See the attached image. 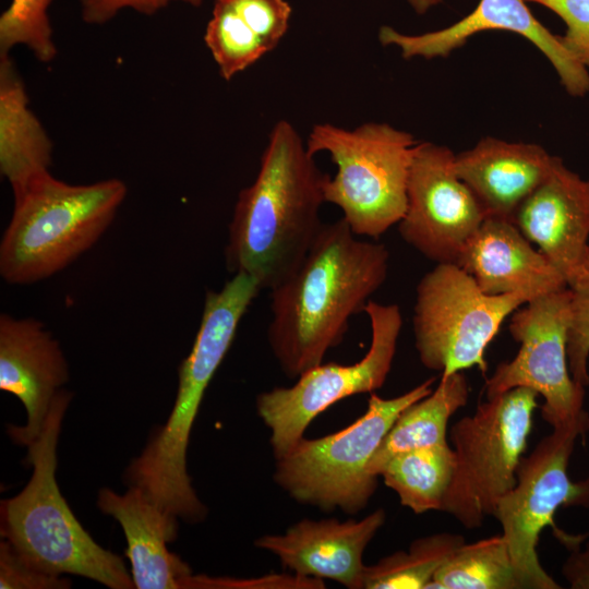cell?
<instances>
[{
  "label": "cell",
  "instance_id": "obj_1",
  "mask_svg": "<svg viewBox=\"0 0 589 589\" xmlns=\"http://www.w3.org/2000/svg\"><path fill=\"white\" fill-rule=\"evenodd\" d=\"M357 237L342 217L324 223L302 262L271 290L267 341L290 378L323 363L387 278L385 244Z\"/></svg>",
  "mask_w": 589,
  "mask_h": 589
},
{
  "label": "cell",
  "instance_id": "obj_2",
  "mask_svg": "<svg viewBox=\"0 0 589 589\" xmlns=\"http://www.w3.org/2000/svg\"><path fill=\"white\" fill-rule=\"evenodd\" d=\"M327 173L287 120L272 128L254 181L235 205L226 245L229 272L272 290L302 262L324 223Z\"/></svg>",
  "mask_w": 589,
  "mask_h": 589
},
{
  "label": "cell",
  "instance_id": "obj_3",
  "mask_svg": "<svg viewBox=\"0 0 589 589\" xmlns=\"http://www.w3.org/2000/svg\"><path fill=\"white\" fill-rule=\"evenodd\" d=\"M261 290L255 278L237 273L220 290L207 291L192 349L178 370V392L171 413L127 469L129 483L141 488L175 518L197 522L206 516V507L193 490L187 470L190 433L207 386Z\"/></svg>",
  "mask_w": 589,
  "mask_h": 589
},
{
  "label": "cell",
  "instance_id": "obj_4",
  "mask_svg": "<svg viewBox=\"0 0 589 589\" xmlns=\"http://www.w3.org/2000/svg\"><path fill=\"white\" fill-rule=\"evenodd\" d=\"M71 398L68 390L57 393L40 434L27 445L33 473L17 495L1 501V537L46 573L72 574L111 589H131L135 586L122 558L89 536L57 484V445Z\"/></svg>",
  "mask_w": 589,
  "mask_h": 589
},
{
  "label": "cell",
  "instance_id": "obj_5",
  "mask_svg": "<svg viewBox=\"0 0 589 589\" xmlns=\"http://www.w3.org/2000/svg\"><path fill=\"white\" fill-rule=\"evenodd\" d=\"M122 180L70 184L45 172L13 192L0 242V275L9 284L49 278L91 249L125 199Z\"/></svg>",
  "mask_w": 589,
  "mask_h": 589
},
{
  "label": "cell",
  "instance_id": "obj_6",
  "mask_svg": "<svg viewBox=\"0 0 589 589\" xmlns=\"http://www.w3.org/2000/svg\"><path fill=\"white\" fill-rule=\"evenodd\" d=\"M305 143L312 155L327 153L336 166L324 183L325 202L341 211L356 236L376 240L399 223L418 143L410 133L380 122L354 129L318 123Z\"/></svg>",
  "mask_w": 589,
  "mask_h": 589
},
{
  "label": "cell",
  "instance_id": "obj_7",
  "mask_svg": "<svg viewBox=\"0 0 589 589\" xmlns=\"http://www.w3.org/2000/svg\"><path fill=\"white\" fill-rule=\"evenodd\" d=\"M431 377L394 398L371 393L368 409L345 429L318 438L299 440L276 458L275 482L299 503L323 510L363 509L377 486L368 465L399 413L432 392Z\"/></svg>",
  "mask_w": 589,
  "mask_h": 589
},
{
  "label": "cell",
  "instance_id": "obj_8",
  "mask_svg": "<svg viewBox=\"0 0 589 589\" xmlns=\"http://www.w3.org/2000/svg\"><path fill=\"white\" fill-rule=\"evenodd\" d=\"M538 394L515 387L478 405L450 428L455 468L441 509L467 529L493 516L516 483Z\"/></svg>",
  "mask_w": 589,
  "mask_h": 589
},
{
  "label": "cell",
  "instance_id": "obj_9",
  "mask_svg": "<svg viewBox=\"0 0 589 589\" xmlns=\"http://www.w3.org/2000/svg\"><path fill=\"white\" fill-rule=\"evenodd\" d=\"M528 301L521 293L486 294L459 265L436 264L416 288L412 326L421 363L442 375L474 366L485 374L486 347Z\"/></svg>",
  "mask_w": 589,
  "mask_h": 589
},
{
  "label": "cell",
  "instance_id": "obj_10",
  "mask_svg": "<svg viewBox=\"0 0 589 589\" xmlns=\"http://www.w3.org/2000/svg\"><path fill=\"white\" fill-rule=\"evenodd\" d=\"M589 421L553 429L528 456H522L516 483L498 502L493 517L502 528L521 589H560L542 567L537 545L542 530L553 526L561 507L589 508V477L573 481L568 465Z\"/></svg>",
  "mask_w": 589,
  "mask_h": 589
},
{
  "label": "cell",
  "instance_id": "obj_11",
  "mask_svg": "<svg viewBox=\"0 0 589 589\" xmlns=\"http://www.w3.org/2000/svg\"><path fill=\"white\" fill-rule=\"evenodd\" d=\"M371 325L368 352L356 363L318 364L290 387H275L256 397V410L271 430L275 458L304 436L309 424L328 407L349 396L374 393L392 369L402 326L397 304L370 300L364 309Z\"/></svg>",
  "mask_w": 589,
  "mask_h": 589
},
{
  "label": "cell",
  "instance_id": "obj_12",
  "mask_svg": "<svg viewBox=\"0 0 589 589\" xmlns=\"http://www.w3.org/2000/svg\"><path fill=\"white\" fill-rule=\"evenodd\" d=\"M569 287L537 297L513 313L509 333L520 344L516 357L500 363L485 381L486 398L515 387L543 397L541 414L552 429L589 421L585 387L572 376L567 359Z\"/></svg>",
  "mask_w": 589,
  "mask_h": 589
},
{
  "label": "cell",
  "instance_id": "obj_13",
  "mask_svg": "<svg viewBox=\"0 0 589 589\" xmlns=\"http://www.w3.org/2000/svg\"><path fill=\"white\" fill-rule=\"evenodd\" d=\"M448 147L417 143L407 180V204L398 231L426 259L458 264L485 214L455 170Z\"/></svg>",
  "mask_w": 589,
  "mask_h": 589
},
{
  "label": "cell",
  "instance_id": "obj_14",
  "mask_svg": "<svg viewBox=\"0 0 589 589\" xmlns=\"http://www.w3.org/2000/svg\"><path fill=\"white\" fill-rule=\"evenodd\" d=\"M485 31L517 33L532 43L552 63L566 92L584 96L589 92V73L563 46L560 36L539 22L525 0H480L467 16L443 29L418 35L382 26L383 46H395L405 59L448 57L474 34Z\"/></svg>",
  "mask_w": 589,
  "mask_h": 589
},
{
  "label": "cell",
  "instance_id": "obj_15",
  "mask_svg": "<svg viewBox=\"0 0 589 589\" xmlns=\"http://www.w3.org/2000/svg\"><path fill=\"white\" fill-rule=\"evenodd\" d=\"M514 224L570 285L589 250V181L555 157L548 177L519 205Z\"/></svg>",
  "mask_w": 589,
  "mask_h": 589
},
{
  "label": "cell",
  "instance_id": "obj_16",
  "mask_svg": "<svg viewBox=\"0 0 589 589\" xmlns=\"http://www.w3.org/2000/svg\"><path fill=\"white\" fill-rule=\"evenodd\" d=\"M68 378L60 345L40 321L0 315V388L17 397L27 412L25 425L8 428L16 444L27 446L40 434Z\"/></svg>",
  "mask_w": 589,
  "mask_h": 589
},
{
  "label": "cell",
  "instance_id": "obj_17",
  "mask_svg": "<svg viewBox=\"0 0 589 589\" xmlns=\"http://www.w3.org/2000/svg\"><path fill=\"white\" fill-rule=\"evenodd\" d=\"M385 519L383 508L361 520L303 519L284 534L259 538L255 545L275 554L293 574L363 589V553Z\"/></svg>",
  "mask_w": 589,
  "mask_h": 589
},
{
  "label": "cell",
  "instance_id": "obj_18",
  "mask_svg": "<svg viewBox=\"0 0 589 589\" xmlns=\"http://www.w3.org/2000/svg\"><path fill=\"white\" fill-rule=\"evenodd\" d=\"M457 265L490 296L521 293L530 301L568 287L517 226L501 218L484 219Z\"/></svg>",
  "mask_w": 589,
  "mask_h": 589
},
{
  "label": "cell",
  "instance_id": "obj_19",
  "mask_svg": "<svg viewBox=\"0 0 589 589\" xmlns=\"http://www.w3.org/2000/svg\"><path fill=\"white\" fill-rule=\"evenodd\" d=\"M555 157L537 144L486 136L455 155L454 166L486 218L513 221L519 205L550 173Z\"/></svg>",
  "mask_w": 589,
  "mask_h": 589
},
{
  "label": "cell",
  "instance_id": "obj_20",
  "mask_svg": "<svg viewBox=\"0 0 589 589\" xmlns=\"http://www.w3.org/2000/svg\"><path fill=\"white\" fill-rule=\"evenodd\" d=\"M97 506L117 519L123 529L125 555L131 563L135 588H183L184 580L192 575L191 569L167 548L177 537V518L166 514L135 485L124 494L101 489Z\"/></svg>",
  "mask_w": 589,
  "mask_h": 589
},
{
  "label": "cell",
  "instance_id": "obj_21",
  "mask_svg": "<svg viewBox=\"0 0 589 589\" xmlns=\"http://www.w3.org/2000/svg\"><path fill=\"white\" fill-rule=\"evenodd\" d=\"M52 142L29 108L25 84L10 53H0V172L12 188L23 189L48 172Z\"/></svg>",
  "mask_w": 589,
  "mask_h": 589
},
{
  "label": "cell",
  "instance_id": "obj_22",
  "mask_svg": "<svg viewBox=\"0 0 589 589\" xmlns=\"http://www.w3.org/2000/svg\"><path fill=\"white\" fill-rule=\"evenodd\" d=\"M468 397L462 371L442 375L434 390L399 413L369 462V474L377 478L387 461L400 453L448 443V421Z\"/></svg>",
  "mask_w": 589,
  "mask_h": 589
},
{
  "label": "cell",
  "instance_id": "obj_23",
  "mask_svg": "<svg viewBox=\"0 0 589 589\" xmlns=\"http://www.w3.org/2000/svg\"><path fill=\"white\" fill-rule=\"evenodd\" d=\"M455 455L448 443L417 448L392 457L380 476L414 514L440 510L450 484Z\"/></svg>",
  "mask_w": 589,
  "mask_h": 589
},
{
  "label": "cell",
  "instance_id": "obj_24",
  "mask_svg": "<svg viewBox=\"0 0 589 589\" xmlns=\"http://www.w3.org/2000/svg\"><path fill=\"white\" fill-rule=\"evenodd\" d=\"M426 589H521L502 533L462 543Z\"/></svg>",
  "mask_w": 589,
  "mask_h": 589
},
{
  "label": "cell",
  "instance_id": "obj_25",
  "mask_svg": "<svg viewBox=\"0 0 589 589\" xmlns=\"http://www.w3.org/2000/svg\"><path fill=\"white\" fill-rule=\"evenodd\" d=\"M465 543L461 534L438 532L414 540L408 551H397L365 565L363 589H426L435 573Z\"/></svg>",
  "mask_w": 589,
  "mask_h": 589
},
{
  "label": "cell",
  "instance_id": "obj_26",
  "mask_svg": "<svg viewBox=\"0 0 589 589\" xmlns=\"http://www.w3.org/2000/svg\"><path fill=\"white\" fill-rule=\"evenodd\" d=\"M204 41L220 76L230 81L257 62L268 49L225 4L214 1Z\"/></svg>",
  "mask_w": 589,
  "mask_h": 589
},
{
  "label": "cell",
  "instance_id": "obj_27",
  "mask_svg": "<svg viewBox=\"0 0 589 589\" xmlns=\"http://www.w3.org/2000/svg\"><path fill=\"white\" fill-rule=\"evenodd\" d=\"M51 0H11L0 16V53L23 45L34 57L49 63L57 56L48 14Z\"/></svg>",
  "mask_w": 589,
  "mask_h": 589
},
{
  "label": "cell",
  "instance_id": "obj_28",
  "mask_svg": "<svg viewBox=\"0 0 589 589\" xmlns=\"http://www.w3.org/2000/svg\"><path fill=\"white\" fill-rule=\"evenodd\" d=\"M570 317L567 330V359L573 378L589 385V271H584L570 285Z\"/></svg>",
  "mask_w": 589,
  "mask_h": 589
},
{
  "label": "cell",
  "instance_id": "obj_29",
  "mask_svg": "<svg viewBox=\"0 0 589 589\" xmlns=\"http://www.w3.org/2000/svg\"><path fill=\"white\" fill-rule=\"evenodd\" d=\"M229 8L267 47H277L286 35L292 13L287 0H216Z\"/></svg>",
  "mask_w": 589,
  "mask_h": 589
},
{
  "label": "cell",
  "instance_id": "obj_30",
  "mask_svg": "<svg viewBox=\"0 0 589 589\" xmlns=\"http://www.w3.org/2000/svg\"><path fill=\"white\" fill-rule=\"evenodd\" d=\"M70 585L69 579L35 566L5 539L0 542L1 589H64Z\"/></svg>",
  "mask_w": 589,
  "mask_h": 589
},
{
  "label": "cell",
  "instance_id": "obj_31",
  "mask_svg": "<svg viewBox=\"0 0 589 589\" xmlns=\"http://www.w3.org/2000/svg\"><path fill=\"white\" fill-rule=\"evenodd\" d=\"M539 3L556 13L566 31L560 40L585 68H589V0H525Z\"/></svg>",
  "mask_w": 589,
  "mask_h": 589
},
{
  "label": "cell",
  "instance_id": "obj_32",
  "mask_svg": "<svg viewBox=\"0 0 589 589\" xmlns=\"http://www.w3.org/2000/svg\"><path fill=\"white\" fill-rule=\"evenodd\" d=\"M183 588L194 589H321L324 581L302 577L297 574L266 575L257 578L209 577L204 575L187 577Z\"/></svg>",
  "mask_w": 589,
  "mask_h": 589
},
{
  "label": "cell",
  "instance_id": "obj_33",
  "mask_svg": "<svg viewBox=\"0 0 589 589\" xmlns=\"http://www.w3.org/2000/svg\"><path fill=\"white\" fill-rule=\"evenodd\" d=\"M171 2H182L196 8L203 0H80V5L81 16L85 23L101 25L112 20L123 9L153 15Z\"/></svg>",
  "mask_w": 589,
  "mask_h": 589
},
{
  "label": "cell",
  "instance_id": "obj_34",
  "mask_svg": "<svg viewBox=\"0 0 589 589\" xmlns=\"http://www.w3.org/2000/svg\"><path fill=\"white\" fill-rule=\"evenodd\" d=\"M554 534L569 550L562 575L572 589H589V533L572 536L554 526Z\"/></svg>",
  "mask_w": 589,
  "mask_h": 589
},
{
  "label": "cell",
  "instance_id": "obj_35",
  "mask_svg": "<svg viewBox=\"0 0 589 589\" xmlns=\"http://www.w3.org/2000/svg\"><path fill=\"white\" fill-rule=\"evenodd\" d=\"M409 4L418 14L426 13L432 7L437 5L442 0H408Z\"/></svg>",
  "mask_w": 589,
  "mask_h": 589
},
{
  "label": "cell",
  "instance_id": "obj_36",
  "mask_svg": "<svg viewBox=\"0 0 589 589\" xmlns=\"http://www.w3.org/2000/svg\"><path fill=\"white\" fill-rule=\"evenodd\" d=\"M588 181H589V179H588ZM584 268L586 271H589V250H588V253H587V256H586V260H585Z\"/></svg>",
  "mask_w": 589,
  "mask_h": 589
}]
</instances>
